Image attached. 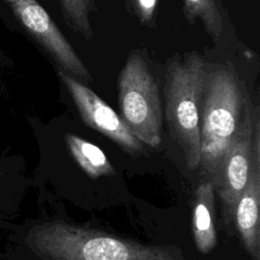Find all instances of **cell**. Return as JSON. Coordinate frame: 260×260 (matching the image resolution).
<instances>
[{
	"mask_svg": "<svg viewBox=\"0 0 260 260\" xmlns=\"http://www.w3.org/2000/svg\"><path fill=\"white\" fill-rule=\"evenodd\" d=\"M27 246L44 260H196L174 245H148L61 220L34 226Z\"/></svg>",
	"mask_w": 260,
	"mask_h": 260,
	"instance_id": "6da1fadb",
	"label": "cell"
},
{
	"mask_svg": "<svg viewBox=\"0 0 260 260\" xmlns=\"http://www.w3.org/2000/svg\"><path fill=\"white\" fill-rule=\"evenodd\" d=\"M245 93L231 70L220 67L207 72L200 115L199 166L205 180L212 184L239 126Z\"/></svg>",
	"mask_w": 260,
	"mask_h": 260,
	"instance_id": "7a4b0ae2",
	"label": "cell"
},
{
	"mask_svg": "<svg viewBox=\"0 0 260 260\" xmlns=\"http://www.w3.org/2000/svg\"><path fill=\"white\" fill-rule=\"evenodd\" d=\"M206 74L205 61L196 52L169 62L166 70V120L190 169L200 164V115Z\"/></svg>",
	"mask_w": 260,
	"mask_h": 260,
	"instance_id": "3957f363",
	"label": "cell"
},
{
	"mask_svg": "<svg viewBox=\"0 0 260 260\" xmlns=\"http://www.w3.org/2000/svg\"><path fill=\"white\" fill-rule=\"evenodd\" d=\"M120 117L132 134L151 147L161 141V104L158 85L146 61L129 55L118 79Z\"/></svg>",
	"mask_w": 260,
	"mask_h": 260,
	"instance_id": "277c9868",
	"label": "cell"
},
{
	"mask_svg": "<svg viewBox=\"0 0 260 260\" xmlns=\"http://www.w3.org/2000/svg\"><path fill=\"white\" fill-rule=\"evenodd\" d=\"M253 131V115L245 93L239 126L213 184L214 193L218 195L221 203V218L226 230L234 224L235 208L251 171Z\"/></svg>",
	"mask_w": 260,
	"mask_h": 260,
	"instance_id": "5b68a950",
	"label": "cell"
},
{
	"mask_svg": "<svg viewBox=\"0 0 260 260\" xmlns=\"http://www.w3.org/2000/svg\"><path fill=\"white\" fill-rule=\"evenodd\" d=\"M29 35L68 74L84 80L91 75L73 47L37 0H5Z\"/></svg>",
	"mask_w": 260,
	"mask_h": 260,
	"instance_id": "8992f818",
	"label": "cell"
},
{
	"mask_svg": "<svg viewBox=\"0 0 260 260\" xmlns=\"http://www.w3.org/2000/svg\"><path fill=\"white\" fill-rule=\"evenodd\" d=\"M58 75L87 127L107 136L130 154L134 155L142 151V143L106 102L67 72L58 69Z\"/></svg>",
	"mask_w": 260,
	"mask_h": 260,
	"instance_id": "52a82bcc",
	"label": "cell"
},
{
	"mask_svg": "<svg viewBox=\"0 0 260 260\" xmlns=\"http://www.w3.org/2000/svg\"><path fill=\"white\" fill-rule=\"evenodd\" d=\"M255 126L252 167L246 186L235 208L234 224L246 253L252 260H260V141L258 119Z\"/></svg>",
	"mask_w": 260,
	"mask_h": 260,
	"instance_id": "ba28073f",
	"label": "cell"
},
{
	"mask_svg": "<svg viewBox=\"0 0 260 260\" xmlns=\"http://www.w3.org/2000/svg\"><path fill=\"white\" fill-rule=\"evenodd\" d=\"M192 231L194 243L202 254L210 253L217 244L214 224V186L204 180L195 191Z\"/></svg>",
	"mask_w": 260,
	"mask_h": 260,
	"instance_id": "9c48e42d",
	"label": "cell"
},
{
	"mask_svg": "<svg viewBox=\"0 0 260 260\" xmlns=\"http://www.w3.org/2000/svg\"><path fill=\"white\" fill-rule=\"evenodd\" d=\"M64 140L72 158L89 178L98 179L116 174L107 155L99 146L72 133H66Z\"/></svg>",
	"mask_w": 260,
	"mask_h": 260,
	"instance_id": "30bf717a",
	"label": "cell"
},
{
	"mask_svg": "<svg viewBox=\"0 0 260 260\" xmlns=\"http://www.w3.org/2000/svg\"><path fill=\"white\" fill-rule=\"evenodd\" d=\"M184 14L188 22L200 20L212 40H219L223 21L216 0H183Z\"/></svg>",
	"mask_w": 260,
	"mask_h": 260,
	"instance_id": "8fae6325",
	"label": "cell"
},
{
	"mask_svg": "<svg viewBox=\"0 0 260 260\" xmlns=\"http://www.w3.org/2000/svg\"><path fill=\"white\" fill-rule=\"evenodd\" d=\"M64 18L67 24L85 40L92 37L89 22V12L86 10L82 0H59Z\"/></svg>",
	"mask_w": 260,
	"mask_h": 260,
	"instance_id": "7c38bea8",
	"label": "cell"
},
{
	"mask_svg": "<svg viewBox=\"0 0 260 260\" xmlns=\"http://www.w3.org/2000/svg\"><path fill=\"white\" fill-rule=\"evenodd\" d=\"M137 14L141 21L149 22L152 20L155 8L157 5V0H133Z\"/></svg>",
	"mask_w": 260,
	"mask_h": 260,
	"instance_id": "4fadbf2b",
	"label": "cell"
},
{
	"mask_svg": "<svg viewBox=\"0 0 260 260\" xmlns=\"http://www.w3.org/2000/svg\"><path fill=\"white\" fill-rule=\"evenodd\" d=\"M82 2H83V4H84L86 10H87L88 12H91V10H92V8H93V5H94V1H93V0H82Z\"/></svg>",
	"mask_w": 260,
	"mask_h": 260,
	"instance_id": "5bb4252c",
	"label": "cell"
}]
</instances>
